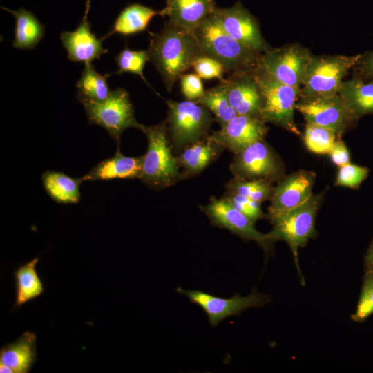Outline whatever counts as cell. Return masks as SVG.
<instances>
[{
	"label": "cell",
	"mask_w": 373,
	"mask_h": 373,
	"mask_svg": "<svg viewBox=\"0 0 373 373\" xmlns=\"http://www.w3.org/2000/svg\"><path fill=\"white\" fill-rule=\"evenodd\" d=\"M150 61L171 92L181 76L204 55L194 32L166 22L157 33L149 32Z\"/></svg>",
	"instance_id": "1"
},
{
	"label": "cell",
	"mask_w": 373,
	"mask_h": 373,
	"mask_svg": "<svg viewBox=\"0 0 373 373\" xmlns=\"http://www.w3.org/2000/svg\"><path fill=\"white\" fill-rule=\"evenodd\" d=\"M195 34L204 55L219 61L226 71H253L260 64L261 55L230 36L215 12L201 23Z\"/></svg>",
	"instance_id": "2"
},
{
	"label": "cell",
	"mask_w": 373,
	"mask_h": 373,
	"mask_svg": "<svg viewBox=\"0 0 373 373\" xmlns=\"http://www.w3.org/2000/svg\"><path fill=\"white\" fill-rule=\"evenodd\" d=\"M141 131L147 140V150L143 155L140 179L147 186L161 189L175 184L181 180L176 157L169 135L166 123L144 126Z\"/></svg>",
	"instance_id": "3"
},
{
	"label": "cell",
	"mask_w": 373,
	"mask_h": 373,
	"mask_svg": "<svg viewBox=\"0 0 373 373\" xmlns=\"http://www.w3.org/2000/svg\"><path fill=\"white\" fill-rule=\"evenodd\" d=\"M323 194L324 192L312 194L300 205L269 220L272 229L268 236L274 242L283 240L287 242L298 269V249L315 236V221Z\"/></svg>",
	"instance_id": "4"
},
{
	"label": "cell",
	"mask_w": 373,
	"mask_h": 373,
	"mask_svg": "<svg viewBox=\"0 0 373 373\" xmlns=\"http://www.w3.org/2000/svg\"><path fill=\"white\" fill-rule=\"evenodd\" d=\"M165 120L173 149L182 151L185 146L206 137L213 118L211 112L195 101H166Z\"/></svg>",
	"instance_id": "5"
},
{
	"label": "cell",
	"mask_w": 373,
	"mask_h": 373,
	"mask_svg": "<svg viewBox=\"0 0 373 373\" xmlns=\"http://www.w3.org/2000/svg\"><path fill=\"white\" fill-rule=\"evenodd\" d=\"M79 102L84 108L89 124L105 129L117 146L124 131L128 128L141 130L143 126L137 121L129 93L124 88L111 90L109 96L102 102L87 99Z\"/></svg>",
	"instance_id": "6"
},
{
	"label": "cell",
	"mask_w": 373,
	"mask_h": 373,
	"mask_svg": "<svg viewBox=\"0 0 373 373\" xmlns=\"http://www.w3.org/2000/svg\"><path fill=\"white\" fill-rule=\"evenodd\" d=\"M252 73L263 97L262 119L291 132L300 134L294 120L300 88L277 80L267 74L260 64Z\"/></svg>",
	"instance_id": "7"
},
{
	"label": "cell",
	"mask_w": 373,
	"mask_h": 373,
	"mask_svg": "<svg viewBox=\"0 0 373 373\" xmlns=\"http://www.w3.org/2000/svg\"><path fill=\"white\" fill-rule=\"evenodd\" d=\"M363 55L312 57L300 90L302 98L337 94L344 77Z\"/></svg>",
	"instance_id": "8"
},
{
	"label": "cell",
	"mask_w": 373,
	"mask_h": 373,
	"mask_svg": "<svg viewBox=\"0 0 373 373\" xmlns=\"http://www.w3.org/2000/svg\"><path fill=\"white\" fill-rule=\"evenodd\" d=\"M229 169L236 178L271 182L281 180L284 175L281 160L264 140L235 154Z\"/></svg>",
	"instance_id": "9"
},
{
	"label": "cell",
	"mask_w": 373,
	"mask_h": 373,
	"mask_svg": "<svg viewBox=\"0 0 373 373\" xmlns=\"http://www.w3.org/2000/svg\"><path fill=\"white\" fill-rule=\"evenodd\" d=\"M176 291L198 305L207 314L209 324L213 327L229 317L238 316L250 308L263 307L271 300V296L255 289L247 296L236 293L231 298L218 297L203 291L186 290L182 287H178Z\"/></svg>",
	"instance_id": "10"
},
{
	"label": "cell",
	"mask_w": 373,
	"mask_h": 373,
	"mask_svg": "<svg viewBox=\"0 0 373 373\" xmlns=\"http://www.w3.org/2000/svg\"><path fill=\"white\" fill-rule=\"evenodd\" d=\"M298 110L309 123L333 131L341 135L358 119L338 93L302 98L296 103Z\"/></svg>",
	"instance_id": "11"
},
{
	"label": "cell",
	"mask_w": 373,
	"mask_h": 373,
	"mask_svg": "<svg viewBox=\"0 0 373 373\" xmlns=\"http://www.w3.org/2000/svg\"><path fill=\"white\" fill-rule=\"evenodd\" d=\"M213 226L225 229L245 240L255 241L269 254L275 242L267 233L258 231L245 215L234 208L223 198L211 197L209 203L200 206Z\"/></svg>",
	"instance_id": "12"
},
{
	"label": "cell",
	"mask_w": 373,
	"mask_h": 373,
	"mask_svg": "<svg viewBox=\"0 0 373 373\" xmlns=\"http://www.w3.org/2000/svg\"><path fill=\"white\" fill-rule=\"evenodd\" d=\"M312 57L303 47L290 45L264 52L260 57V66L277 80L300 88Z\"/></svg>",
	"instance_id": "13"
},
{
	"label": "cell",
	"mask_w": 373,
	"mask_h": 373,
	"mask_svg": "<svg viewBox=\"0 0 373 373\" xmlns=\"http://www.w3.org/2000/svg\"><path fill=\"white\" fill-rule=\"evenodd\" d=\"M214 12L223 29L244 46L259 54L269 50L257 19L240 2L229 8H217Z\"/></svg>",
	"instance_id": "14"
},
{
	"label": "cell",
	"mask_w": 373,
	"mask_h": 373,
	"mask_svg": "<svg viewBox=\"0 0 373 373\" xmlns=\"http://www.w3.org/2000/svg\"><path fill=\"white\" fill-rule=\"evenodd\" d=\"M312 171L300 170L283 178L274 187L267 217H278L307 201L315 181Z\"/></svg>",
	"instance_id": "15"
},
{
	"label": "cell",
	"mask_w": 373,
	"mask_h": 373,
	"mask_svg": "<svg viewBox=\"0 0 373 373\" xmlns=\"http://www.w3.org/2000/svg\"><path fill=\"white\" fill-rule=\"evenodd\" d=\"M261 117L238 115L211 135L224 148L236 154L250 144L264 140L267 132Z\"/></svg>",
	"instance_id": "16"
},
{
	"label": "cell",
	"mask_w": 373,
	"mask_h": 373,
	"mask_svg": "<svg viewBox=\"0 0 373 373\" xmlns=\"http://www.w3.org/2000/svg\"><path fill=\"white\" fill-rule=\"evenodd\" d=\"M90 8V0H87L84 15L77 28L74 31H63L60 34L62 45L71 61L90 63L99 59L102 55L108 52L103 47L102 39H98L91 31V24L88 18Z\"/></svg>",
	"instance_id": "17"
},
{
	"label": "cell",
	"mask_w": 373,
	"mask_h": 373,
	"mask_svg": "<svg viewBox=\"0 0 373 373\" xmlns=\"http://www.w3.org/2000/svg\"><path fill=\"white\" fill-rule=\"evenodd\" d=\"M221 82L230 104L238 115L261 117L263 97L252 71L233 72Z\"/></svg>",
	"instance_id": "18"
},
{
	"label": "cell",
	"mask_w": 373,
	"mask_h": 373,
	"mask_svg": "<svg viewBox=\"0 0 373 373\" xmlns=\"http://www.w3.org/2000/svg\"><path fill=\"white\" fill-rule=\"evenodd\" d=\"M165 7L159 15L169 18L168 22L194 32L217 8L214 0H165Z\"/></svg>",
	"instance_id": "19"
},
{
	"label": "cell",
	"mask_w": 373,
	"mask_h": 373,
	"mask_svg": "<svg viewBox=\"0 0 373 373\" xmlns=\"http://www.w3.org/2000/svg\"><path fill=\"white\" fill-rule=\"evenodd\" d=\"M224 148L211 135L185 146L176 157L181 180L199 174L211 164Z\"/></svg>",
	"instance_id": "20"
},
{
	"label": "cell",
	"mask_w": 373,
	"mask_h": 373,
	"mask_svg": "<svg viewBox=\"0 0 373 373\" xmlns=\"http://www.w3.org/2000/svg\"><path fill=\"white\" fill-rule=\"evenodd\" d=\"M143 155L128 157L122 155L119 146L114 156L102 160L82 177L83 182L111 180L113 179H135L141 175Z\"/></svg>",
	"instance_id": "21"
},
{
	"label": "cell",
	"mask_w": 373,
	"mask_h": 373,
	"mask_svg": "<svg viewBox=\"0 0 373 373\" xmlns=\"http://www.w3.org/2000/svg\"><path fill=\"white\" fill-rule=\"evenodd\" d=\"M37 337L26 331L14 342L0 350V363L8 366L13 373H28L37 361Z\"/></svg>",
	"instance_id": "22"
},
{
	"label": "cell",
	"mask_w": 373,
	"mask_h": 373,
	"mask_svg": "<svg viewBox=\"0 0 373 373\" xmlns=\"http://www.w3.org/2000/svg\"><path fill=\"white\" fill-rule=\"evenodd\" d=\"M1 8L12 14L15 19L12 46L21 50L35 48L44 36V26L32 12L25 8L15 10L3 6Z\"/></svg>",
	"instance_id": "23"
},
{
	"label": "cell",
	"mask_w": 373,
	"mask_h": 373,
	"mask_svg": "<svg viewBox=\"0 0 373 373\" xmlns=\"http://www.w3.org/2000/svg\"><path fill=\"white\" fill-rule=\"evenodd\" d=\"M156 15H159V11L150 7L131 4L119 13L111 30L101 39L104 41L114 34L126 37L146 31L151 20Z\"/></svg>",
	"instance_id": "24"
},
{
	"label": "cell",
	"mask_w": 373,
	"mask_h": 373,
	"mask_svg": "<svg viewBox=\"0 0 373 373\" xmlns=\"http://www.w3.org/2000/svg\"><path fill=\"white\" fill-rule=\"evenodd\" d=\"M47 194L59 204H77L81 198L82 178H74L62 172L46 171L41 175Z\"/></svg>",
	"instance_id": "25"
},
{
	"label": "cell",
	"mask_w": 373,
	"mask_h": 373,
	"mask_svg": "<svg viewBox=\"0 0 373 373\" xmlns=\"http://www.w3.org/2000/svg\"><path fill=\"white\" fill-rule=\"evenodd\" d=\"M343 101L357 117L373 113V82L353 78L343 81L338 92Z\"/></svg>",
	"instance_id": "26"
},
{
	"label": "cell",
	"mask_w": 373,
	"mask_h": 373,
	"mask_svg": "<svg viewBox=\"0 0 373 373\" xmlns=\"http://www.w3.org/2000/svg\"><path fill=\"white\" fill-rule=\"evenodd\" d=\"M39 258L19 267L13 273L16 280V300L15 308L40 296L44 293V285L36 271Z\"/></svg>",
	"instance_id": "27"
},
{
	"label": "cell",
	"mask_w": 373,
	"mask_h": 373,
	"mask_svg": "<svg viewBox=\"0 0 373 373\" xmlns=\"http://www.w3.org/2000/svg\"><path fill=\"white\" fill-rule=\"evenodd\" d=\"M110 74H101L96 71L92 64H84L80 79L76 84L77 99L102 102L110 95L111 90L107 82Z\"/></svg>",
	"instance_id": "28"
},
{
	"label": "cell",
	"mask_w": 373,
	"mask_h": 373,
	"mask_svg": "<svg viewBox=\"0 0 373 373\" xmlns=\"http://www.w3.org/2000/svg\"><path fill=\"white\" fill-rule=\"evenodd\" d=\"M213 114L216 121L223 126L238 115L230 104L222 82L209 90L195 100Z\"/></svg>",
	"instance_id": "29"
},
{
	"label": "cell",
	"mask_w": 373,
	"mask_h": 373,
	"mask_svg": "<svg viewBox=\"0 0 373 373\" xmlns=\"http://www.w3.org/2000/svg\"><path fill=\"white\" fill-rule=\"evenodd\" d=\"M227 191L236 193L251 200L262 202L271 200L274 186L263 180H245L233 178L226 184Z\"/></svg>",
	"instance_id": "30"
},
{
	"label": "cell",
	"mask_w": 373,
	"mask_h": 373,
	"mask_svg": "<svg viewBox=\"0 0 373 373\" xmlns=\"http://www.w3.org/2000/svg\"><path fill=\"white\" fill-rule=\"evenodd\" d=\"M337 135L330 129L307 122L303 140L310 151L316 154H329Z\"/></svg>",
	"instance_id": "31"
},
{
	"label": "cell",
	"mask_w": 373,
	"mask_h": 373,
	"mask_svg": "<svg viewBox=\"0 0 373 373\" xmlns=\"http://www.w3.org/2000/svg\"><path fill=\"white\" fill-rule=\"evenodd\" d=\"M119 69L115 73L116 75H122L124 73H131L137 75L140 78L151 87L148 81L144 76L143 70L146 63L150 61L148 50H131L127 46L124 48L115 57Z\"/></svg>",
	"instance_id": "32"
},
{
	"label": "cell",
	"mask_w": 373,
	"mask_h": 373,
	"mask_svg": "<svg viewBox=\"0 0 373 373\" xmlns=\"http://www.w3.org/2000/svg\"><path fill=\"white\" fill-rule=\"evenodd\" d=\"M234 208L245 215L252 222L267 217L261 209V202L240 194L227 191L222 196Z\"/></svg>",
	"instance_id": "33"
},
{
	"label": "cell",
	"mask_w": 373,
	"mask_h": 373,
	"mask_svg": "<svg viewBox=\"0 0 373 373\" xmlns=\"http://www.w3.org/2000/svg\"><path fill=\"white\" fill-rule=\"evenodd\" d=\"M368 173L367 168L349 163L340 166L335 185L356 188L367 177Z\"/></svg>",
	"instance_id": "34"
},
{
	"label": "cell",
	"mask_w": 373,
	"mask_h": 373,
	"mask_svg": "<svg viewBox=\"0 0 373 373\" xmlns=\"http://www.w3.org/2000/svg\"><path fill=\"white\" fill-rule=\"evenodd\" d=\"M373 313V274H370L364 281L356 310L352 315L354 321L365 320Z\"/></svg>",
	"instance_id": "35"
},
{
	"label": "cell",
	"mask_w": 373,
	"mask_h": 373,
	"mask_svg": "<svg viewBox=\"0 0 373 373\" xmlns=\"http://www.w3.org/2000/svg\"><path fill=\"white\" fill-rule=\"evenodd\" d=\"M195 73L204 79H211L213 78L223 81L224 72L226 71L224 67L217 60L202 55L193 63V66Z\"/></svg>",
	"instance_id": "36"
},
{
	"label": "cell",
	"mask_w": 373,
	"mask_h": 373,
	"mask_svg": "<svg viewBox=\"0 0 373 373\" xmlns=\"http://www.w3.org/2000/svg\"><path fill=\"white\" fill-rule=\"evenodd\" d=\"M180 81L182 93L186 100L195 101L204 95L203 84L196 73H184Z\"/></svg>",
	"instance_id": "37"
},
{
	"label": "cell",
	"mask_w": 373,
	"mask_h": 373,
	"mask_svg": "<svg viewBox=\"0 0 373 373\" xmlns=\"http://www.w3.org/2000/svg\"><path fill=\"white\" fill-rule=\"evenodd\" d=\"M329 155L332 162L339 167L350 163V153L344 142L340 139H337L334 142Z\"/></svg>",
	"instance_id": "38"
},
{
	"label": "cell",
	"mask_w": 373,
	"mask_h": 373,
	"mask_svg": "<svg viewBox=\"0 0 373 373\" xmlns=\"http://www.w3.org/2000/svg\"><path fill=\"white\" fill-rule=\"evenodd\" d=\"M359 64L364 77L373 79V51L362 57Z\"/></svg>",
	"instance_id": "39"
},
{
	"label": "cell",
	"mask_w": 373,
	"mask_h": 373,
	"mask_svg": "<svg viewBox=\"0 0 373 373\" xmlns=\"http://www.w3.org/2000/svg\"><path fill=\"white\" fill-rule=\"evenodd\" d=\"M366 262L370 267H373V241L366 255Z\"/></svg>",
	"instance_id": "40"
},
{
	"label": "cell",
	"mask_w": 373,
	"mask_h": 373,
	"mask_svg": "<svg viewBox=\"0 0 373 373\" xmlns=\"http://www.w3.org/2000/svg\"><path fill=\"white\" fill-rule=\"evenodd\" d=\"M0 372L1 373H13L12 370L7 365L0 363Z\"/></svg>",
	"instance_id": "41"
}]
</instances>
